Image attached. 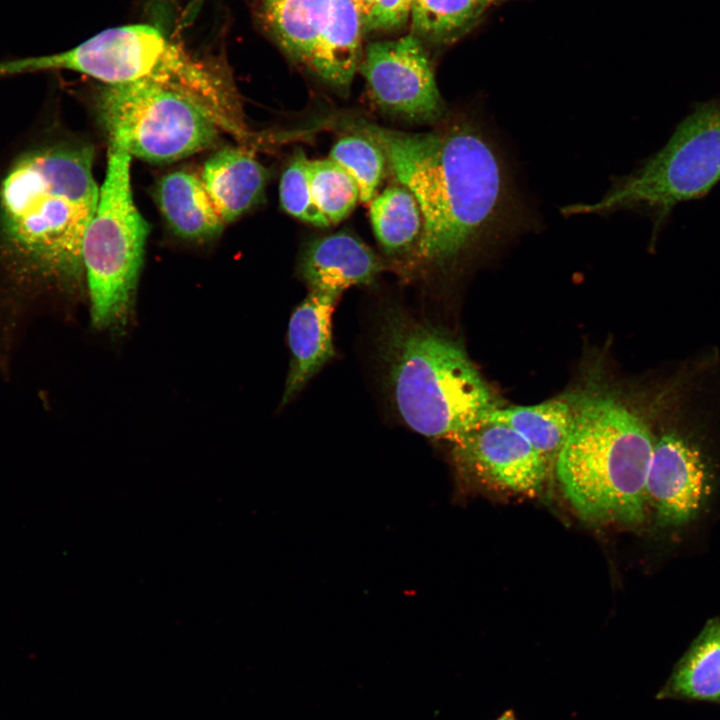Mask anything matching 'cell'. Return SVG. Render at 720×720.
I'll list each match as a JSON object with an SVG mask.
<instances>
[{"instance_id":"cell-26","label":"cell","mask_w":720,"mask_h":720,"mask_svg":"<svg viewBox=\"0 0 720 720\" xmlns=\"http://www.w3.org/2000/svg\"><path fill=\"white\" fill-rule=\"evenodd\" d=\"M375 1L376 0H355V3L357 5L360 15L362 17V24H363V21L368 16L369 12L371 11Z\"/></svg>"},{"instance_id":"cell-19","label":"cell","mask_w":720,"mask_h":720,"mask_svg":"<svg viewBox=\"0 0 720 720\" xmlns=\"http://www.w3.org/2000/svg\"><path fill=\"white\" fill-rule=\"evenodd\" d=\"M574 409L562 400L493 409L486 421L499 422L521 434L547 461H555L568 438Z\"/></svg>"},{"instance_id":"cell-23","label":"cell","mask_w":720,"mask_h":720,"mask_svg":"<svg viewBox=\"0 0 720 720\" xmlns=\"http://www.w3.org/2000/svg\"><path fill=\"white\" fill-rule=\"evenodd\" d=\"M329 158L356 182L361 202L368 204L382 181L386 163L382 149L365 135H349L331 148Z\"/></svg>"},{"instance_id":"cell-13","label":"cell","mask_w":720,"mask_h":720,"mask_svg":"<svg viewBox=\"0 0 720 720\" xmlns=\"http://www.w3.org/2000/svg\"><path fill=\"white\" fill-rule=\"evenodd\" d=\"M383 269L374 251L346 232L311 241L299 262L308 289L341 295L352 286L371 285Z\"/></svg>"},{"instance_id":"cell-20","label":"cell","mask_w":720,"mask_h":720,"mask_svg":"<svg viewBox=\"0 0 720 720\" xmlns=\"http://www.w3.org/2000/svg\"><path fill=\"white\" fill-rule=\"evenodd\" d=\"M369 214L374 234L388 254L411 248L420 236L422 215L413 194L402 185L387 187L376 195Z\"/></svg>"},{"instance_id":"cell-8","label":"cell","mask_w":720,"mask_h":720,"mask_svg":"<svg viewBox=\"0 0 720 720\" xmlns=\"http://www.w3.org/2000/svg\"><path fill=\"white\" fill-rule=\"evenodd\" d=\"M171 44L154 26H119L64 52L1 62L0 77L69 70L106 85L131 83L152 78L164 63Z\"/></svg>"},{"instance_id":"cell-22","label":"cell","mask_w":720,"mask_h":720,"mask_svg":"<svg viewBox=\"0 0 720 720\" xmlns=\"http://www.w3.org/2000/svg\"><path fill=\"white\" fill-rule=\"evenodd\" d=\"M307 175L314 203L330 224L344 220L360 200L356 182L330 158L309 160Z\"/></svg>"},{"instance_id":"cell-14","label":"cell","mask_w":720,"mask_h":720,"mask_svg":"<svg viewBox=\"0 0 720 720\" xmlns=\"http://www.w3.org/2000/svg\"><path fill=\"white\" fill-rule=\"evenodd\" d=\"M200 178L221 218L229 223L263 198L269 173L250 148L228 146L207 159Z\"/></svg>"},{"instance_id":"cell-27","label":"cell","mask_w":720,"mask_h":720,"mask_svg":"<svg viewBox=\"0 0 720 720\" xmlns=\"http://www.w3.org/2000/svg\"><path fill=\"white\" fill-rule=\"evenodd\" d=\"M496 720H517V719L512 711H506L501 716H499Z\"/></svg>"},{"instance_id":"cell-16","label":"cell","mask_w":720,"mask_h":720,"mask_svg":"<svg viewBox=\"0 0 720 720\" xmlns=\"http://www.w3.org/2000/svg\"><path fill=\"white\" fill-rule=\"evenodd\" d=\"M362 32L355 0H331L326 26L306 65L327 83L347 88L360 65Z\"/></svg>"},{"instance_id":"cell-5","label":"cell","mask_w":720,"mask_h":720,"mask_svg":"<svg viewBox=\"0 0 720 720\" xmlns=\"http://www.w3.org/2000/svg\"><path fill=\"white\" fill-rule=\"evenodd\" d=\"M720 182V98L698 103L666 144L631 173L616 178L593 203L563 208L565 215L641 211L659 232L680 203L699 199Z\"/></svg>"},{"instance_id":"cell-24","label":"cell","mask_w":720,"mask_h":720,"mask_svg":"<svg viewBox=\"0 0 720 720\" xmlns=\"http://www.w3.org/2000/svg\"><path fill=\"white\" fill-rule=\"evenodd\" d=\"M309 159L298 149L282 173L279 196L282 208L295 218L320 228L331 225L314 203L307 168Z\"/></svg>"},{"instance_id":"cell-21","label":"cell","mask_w":720,"mask_h":720,"mask_svg":"<svg viewBox=\"0 0 720 720\" xmlns=\"http://www.w3.org/2000/svg\"><path fill=\"white\" fill-rule=\"evenodd\" d=\"M484 11L478 0H413V34L434 44H450L468 33Z\"/></svg>"},{"instance_id":"cell-7","label":"cell","mask_w":720,"mask_h":720,"mask_svg":"<svg viewBox=\"0 0 720 720\" xmlns=\"http://www.w3.org/2000/svg\"><path fill=\"white\" fill-rule=\"evenodd\" d=\"M109 147L151 163H169L210 148L220 128L191 96L167 83L106 85L96 99Z\"/></svg>"},{"instance_id":"cell-1","label":"cell","mask_w":720,"mask_h":720,"mask_svg":"<svg viewBox=\"0 0 720 720\" xmlns=\"http://www.w3.org/2000/svg\"><path fill=\"white\" fill-rule=\"evenodd\" d=\"M90 144L40 122L0 157V279L15 292L73 293L100 188Z\"/></svg>"},{"instance_id":"cell-18","label":"cell","mask_w":720,"mask_h":720,"mask_svg":"<svg viewBox=\"0 0 720 720\" xmlns=\"http://www.w3.org/2000/svg\"><path fill=\"white\" fill-rule=\"evenodd\" d=\"M331 0H263L262 17L280 47L306 64L329 17Z\"/></svg>"},{"instance_id":"cell-10","label":"cell","mask_w":720,"mask_h":720,"mask_svg":"<svg viewBox=\"0 0 720 720\" xmlns=\"http://www.w3.org/2000/svg\"><path fill=\"white\" fill-rule=\"evenodd\" d=\"M451 442L457 467L482 484L528 496L541 490L548 461L508 425L485 421Z\"/></svg>"},{"instance_id":"cell-6","label":"cell","mask_w":720,"mask_h":720,"mask_svg":"<svg viewBox=\"0 0 720 720\" xmlns=\"http://www.w3.org/2000/svg\"><path fill=\"white\" fill-rule=\"evenodd\" d=\"M131 159L125 151L109 147L97 208L83 241L91 320L98 329L126 327L149 233L133 199Z\"/></svg>"},{"instance_id":"cell-2","label":"cell","mask_w":720,"mask_h":720,"mask_svg":"<svg viewBox=\"0 0 720 720\" xmlns=\"http://www.w3.org/2000/svg\"><path fill=\"white\" fill-rule=\"evenodd\" d=\"M360 131L382 149L394 177L418 203L416 256L424 264L447 267L521 226V201L507 164L478 123L459 119L424 133L365 124Z\"/></svg>"},{"instance_id":"cell-28","label":"cell","mask_w":720,"mask_h":720,"mask_svg":"<svg viewBox=\"0 0 720 720\" xmlns=\"http://www.w3.org/2000/svg\"><path fill=\"white\" fill-rule=\"evenodd\" d=\"M480 4L486 9L491 5L498 4L507 0H478Z\"/></svg>"},{"instance_id":"cell-4","label":"cell","mask_w":720,"mask_h":720,"mask_svg":"<svg viewBox=\"0 0 720 720\" xmlns=\"http://www.w3.org/2000/svg\"><path fill=\"white\" fill-rule=\"evenodd\" d=\"M654 448L646 424L610 397H592L574 409L556 460L561 490L584 519L635 525L643 521Z\"/></svg>"},{"instance_id":"cell-9","label":"cell","mask_w":720,"mask_h":720,"mask_svg":"<svg viewBox=\"0 0 720 720\" xmlns=\"http://www.w3.org/2000/svg\"><path fill=\"white\" fill-rule=\"evenodd\" d=\"M359 69L384 112L416 123H435L444 116L432 64L416 35L370 43Z\"/></svg>"},{"instance_id":"cell-17","label":"cell","mask_w":720,"mask_h":720,"mask_svg":"<svg viewBox=\"0 0 720 720\" xmlns=\"http://www.w3.org/2000/svg\"><path fill=\"white\" fill-rule=\"evenodd\" d=\"M656 697L720 702V618L705 625Z\"/></svg>"},{"instance_id":"cell-15","label":"cell","mask_w":720,"mask_h":720,"mask_svg":"<svg viewBox=\"0 0 720 720\" xmlns=\"http://www.w3.org/2000/svg\"><path fill=\"white\" fill-rule=\"evenodd\" d=\"M155 199L169 229L180 238L207 241L224 227L225 222L196 173L177 170L164 175L156 186Z\"/></svg>"},{"instance_id":"cell-25","label":"cell","mask_w":720,"mask_h":720,"mask_svg":"<svg viewBox=\"0 0 720 720\" xmlns=\"http://www.w3.org/2000/svg\"><path fill=\"white\" fill-rule=\"evenodd\" d=\"M413 0H376L363 21V32L402 27L411 16Z\"/></svg>"},{"instance_id":"cell-11","label":"cell","mask_w":720,"mask_h":720,"mask_svg":"<svg viewBox=\"0 0 720 720\" xmlns=\"http://www.w3.org/2000/svg\"><path fill=\"white\" fill-rule=\"evenodd\" d=\"M711 480L700 452L676 434L655 444L647 476V502L663 525L690 521L709 496Z\"/></svg>"},{"instance_id":"cell-3","label":"cell","mask_w":720,"mask_h":720,"mask_svg":"<svg viewBox=\"0 0 720 720\" xmlns=\"http://www.w3.org/2000/svg\"><path fill=\"white\" fill-rule=\"evenodd\" d=\"M377 349L394 409L414 432L451 441L497 407L463 347L402 309L383 314Z\"/></svg>"},{"instance_id":"cell-12","label":"cell","mask_w":720,"mask_h":720,"mask_svg":"<svg viewBox=\"0 0 720 720\" xmlns=\"http://www.w3.org/2000/svg\"><path fill=\"white\" fill-rule=\"evenodd\" d=\"M341 296L308 289L306 297L293 310L287 332L291 360L281 406L296 397L335 356L332 315Z\"/></svg>"}]
</instances>
